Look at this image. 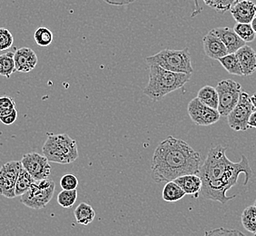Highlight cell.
Returning a JSON list of instances; mask_svg holds the SVG:
<instances>
[{"label":"cell","instance_id":"obj_12","mask_svg":"<svg viewBox=\"0 0 256 236\" xmlns=\"http://www.w3.org/2000/svg\"><path fill=\"white\" fill-rule=\"evenodd\" d=\"M16 71L20 73H30L36 66L38 58L34 50L30 48H21L14 53Z\"/></svg>","mask_w":256,"mask_h":236},{"label":"cell","instance_id":"obj_23","mask_svg":"<svg viewBox=\"0 0 256 236\" xmlns=\"http://www.w3.org/2000/svg\"><path fill=\"white\" fill-rule=\"evenodd\" d=\"M244 228L254 234H256V206L254 204L246 207L241 216Z\"/></svg>","mask_w":256,"mask_h":236},{"label":"cell","instance_id":"obj_13","mask_svg":"<svg viewBox=\"0 0 256 236\" xmlns=\"http://www.w3.org/2000/svg\"><path fill=\"white\" fill-rule=\"evenodd\" d=\"M226 46L228 54H236L238 50L246 44L241 38L230 28H217L212 30Z\"/></svg>","mask_w":256,"mask_h":236},{"label":"cell","instance_id":"obj_39","mask_svg":"<svg viewBox=\"0 0 256 236\" xmlns=\"http://www.w3.org/2000/svg\"><path fill=\"white\" fill-rule=\"evenodd\" d=\"M254 206H256V201H254Z\"/></svg>","mask_w":256,"mask_h":236},{"label":"cell","instance_id":"obj_21","mask_svg":"<svg viewBox=\"0 0 256 236\" xmlns=\"http://www.w3.org/2000/svg\"><path fill=\"white\" fill-rule=\"evenodd\" d=\"M34 182H36V180L31 176L30 172L22 168L20 172V176L18 177L16 182V196H23Z\"/></svg>","mask_w":256,"mask_h":236},{"label":"cell","instance_id":"obj_32","mask_svg":"<svg viewBox=\"0 0 256 236\" xmlns=\"http://www.w3.org/2000/svg\"><path fill=\"white\" fill-rule=\"evenodd\" d=\"M14 99L8 96L0 98V116L11 114L16 110Z\"/></svg>","mask_w":256,"mask_h":236},{"label":"cell","instance_id":"obj_9","mask_svg":"<svg viewBox=\"0 0 256 236\" xmlns=\"http://www.w3.org/2000/svg\"><path fill=\"white\" fill-rule=\"evenodd\" d=\"M188 112L192 123L200 126H208L217 123L220 120V114L217 109H214L202 104L199 99H192L188 106Z\"/></svg>","mask_w":256,"mask_h":236},{"label":"cell","instance_id":"obj_31","mask_svg":"<svg viewBox=\"0 0 256 236\" xmlns=\"http://www.w3.org/2000/svg\"><path fill=\"white\" fill-rule=\"evenodd\" d=\"M204 236H246L241 231L236 229H226V228H216L214 230L206 231Z\"/></svg>","mask_w":256,"mask_h":236},{"label":"cell","instance_id":"obj_3","mask_svg":"<svg viewBox=\"0 0 256 236\" xmlns=\"http://www.w3.org/2000/svg\"><path fill=\"white\" fill-rule=\"evenodd\" d=\"M149 66V81L144 94L153 101H160L166 96L182 88L191 79L192 74L174 73L162 68L158 64Z\"/></svg>","mask_w":256,"mask_h":236},{"label":"cell","instance_id":"obj_17","mask_svg":"<svg viewBox=\"0 0 256 236\" xmlns=\"http://www.w3.org/2000/svg\"><path fill=\"white\" fill-rule=\"evenodd\" d=\"M179 186L182 188L186 194H192L198 196L202 187V180L197 174H186L179 176L174 180Z\"/></svg>","mask_w":256,"mask_h":236},{"label":"cell","instance_id":"obj_37","mask_svg":"<svg viewBox=\"0 0 256 236\" xmlns=\"http://www.w3.org/2000/svg\"><path fill=\"white\" fill-rule=\"evenodd\" d=\"M252 28V30L256 33V18L252 20V21L251 22Z\"/></svg>","mask_w":256,"mask_h":236},{"label":"cell","instance_id":"obj_24","mask_svg":"<svg viewBox=\"0 0 256 236\" xmlns=\"http://www.w3.org/2000/svg\"><path fill=\"white\" fill-rule=\"evenodd\" d=\"M16 71L14 53L6 52L5 54H0V74L10 78L11 74Z\"/></svg>","mask_w":256,"mask_h":236},{"label":"cell","instance_id":"obj_2","mask_svg":"<svg viewBox=\"0 0 256 236\" xmlns=\"http://www.w3.org/2000/svg\"><path fill=\"white\" fill-rule=\"evenodd\" d=\"M201 156L182 139L168 136L154 152L151 177L158 184L170 182L186 174H198Z\"/></svg>","mask_w":256,"mask_h":236},{"label":"cell","instance_id":"obj_8","mask_svg":"<svg viewBox=\"0 0 256 236\" xmlns=\"http://www.w3.org/2000/svg\"><path fill=\"white\" fill-rule=\"evenodd\" d=\"M254 110L249 94L242 91L238 103L227 116V122L230 128L236 132L249 130L251 128L249 126V118Z\"/></svg>","mask_w":256,"mask_h":236},{"label":"cell","instance_id":"obj_36","mask_svg":"<svg viewBox=\"0 0 256 236\" xmlns=\"http://www.w3.org/2000/svg\"><path fill=\"white\" fill-rule=\"evenodd\" d=\"M250 99H251V103L252 104V106H254V108L256 110V93L252 94L251 96H250Z\"/></svg>","mask_w":256,"mask_h":236},{"label":"cell","instance_id":"obj_19","mask_svg":"<svg viewBox=\"0 0 256 236\" xmlns=\"http://www.w3.org/2000/svg\"><path fill=\"white\" fill-rule=\"evenodd\" d=\"M186 194L174 181L166 184L162 192V199L166 202H176L181 200Z\"/></svg>","mask_w":256,"mask_h":236},{"label":"cell","instance_id":"obj_1","mask_svg":"<svg viewBox=\"0 0 256 236\" xmlns=\"http://www.w3.org/2000/svg\"><path fill=\"white\" fill-rule=\"evenodd\" d=\"M226 149L220 144L211 148L199 171V176L202 180L201 196L222 204L236 197V194L227 196L226 192L236 184L241 174L246 176L244 186H246L252 176L246 156H242L239 162H232L226 156Z\"/></svg>","mask_w":256,"mask_h":236},{"label":"cell","instance_id":"obj_22","mask_svg":"<svg viewBox=\"0 0 256 236\" xmlns=\"http://www.w3.org/2000/svg\"><path fill=\"white\" fill-rule=\"evenodd\" d=\"M222 68L226 70L229 74L234 76H244L242 70L241 64L239 63V60L237 58L236 54H227L218 59Z\"/></svg>","mask_w":256,"mask_h":236},{"label":"cell","instance_id":"obj_18","mask_svg":"<svg viewBox=\"0 0 256 236\" xmlns=\"http://www.w3.org/2000/svg\"><path fill=\"white\" fill-rule=\"evenodd\" d=\"M76 221L81 226H88L94 221L96 217V212L94 208L86 202L79 204L74 211Z\"/></svg>","mask_w":256,"mask_h":236},{"label":"cell","instance_id":"obj_5","mask_svg":"<svg viewBox=\"0 0 256 236\" xmlns=\"http://www.w3.org/2000/svg\"><path fill=\"white\" fill-rule=\"evenodd\" d=\"M148 64H158L174 73L192 74V60L188 48L181 50H164L146 59Z\"/></svg>","mask_w":256,"mask_h":236},{"label":"cell","instance_id":"obj_16","mask_svg":"<svg viewBox=\"0 0 256 236\" xmlns=\"http://www.w3.org/2000/svg\"><path fill=\"white\" fill-rule=\"evenodd\" d=\"M237 58L241 64L242 74L246 76H252L256 71V53L251 46L244 44L237 51Z\"/></svg>","mask_w":256,"mask_h":236},{"label":"cell","instance_id":"obj_6","mask_svg":"<svg viewBox=\"0 0 256 236\" xmlns=\"http://www.w3.org/2000/svg\"><path fill=\"white\" fill-rule=\"evenodd\" d=\"M54 188V182L50 178L36 181L30 189L21 196V202L31 209H42L52 200Z\"/></svg>","mask_w":256,"mask_h":236},{"label":"cell","instance_id":"obj_30","mask_svg":"<svg viewBox=\"0 0 256 236\" xmlns=\"http://www.w3.org/2000/svg\"><path fill=\"white\" fill-rule=\"evenodd\" d=\"M78 186V179L73 174H66L60 179V186L63 190H74Z\"/></svg>","mask_w":256,"mask_h":236},{"label":"cell","instance_id":"obj_20","mask_svg":"<svg viewBox=\"0 0 256 236\" xmlns=\"http://www.w3.org/2000/svg\"><path fill=\"white\" fill-rule=\"evenodd\" d=\"M197 98L199 99L202 104H206L212 108H218L219 99H218V94L216 88H212L211 86H204L198 91Z\"/></svg>","mask_w":256,"mask_h":236},{"label":"cell","instance_id":"obj_14","mask_svg":"<svg viewBox=\"0 0 256 236\" xmlns=\"http://www.w3.org/2000/svg\"><path fill=\"white\" fill-rule=\"evenodd\" d=\"M237 23L251 24L256 16V4L252 0H240L230 10Z\"/></svg>","mask_w":256,"mask_h":236},{"label":"cell","instance_id":"obj_7","mask_svg":"<svg viewBox=\"0 0 256 236\" xmlns=\"http://www.w3.org/2000/svg\"><path fill=\"white\" fill-rule=\"evenodd\" d=\"M218 94V112L222 118H227L236 106L242 93V86L232 79L222 80L217 84Z\"/></svg>","mask_w":256,"mask_h":236},{"label":"cell","instance_id":"obj_11","mask_svg":"<svg viewBox=\"0 0 256 236\" xmlns=\"http://www.w3.org/2000/svg\"><path fill=\"white\" fill-rule=\"evenodd\" d=\"M21 164L23 168L30 172L36 181L50 178L51 166L50 161L44 156L38 152H28L23 156Z\"/></svg>","mask_w":256,"mask_h":236},{"label":"cell","instance_id":"obj_33","mask_svg":"<svg viewBox=\"0 0 256 236\" xmlns=\"http://www.w3.org/2000/svg\"><path fill=\"white\" fill-rule=\"evenodd\" d=\"M16 118H18V111L16 109L15 111H13L11 114H6V116H0V121L4 124L10 126V124L15 123Z\"/></svg>","mask_w":256,"mask_h":236},{"label":"cell","instance_id":"obj_25","mask_svg":"<svg viewBox=\"0 0 256 236\" xmlns=\"http://www.w3.org/2000/svg\"><path fill=\"white\" fill-rule=\"evenodd\" d=\"M34 40L38 46L46 48L52 44L53 40H54V36L50 28H44V26H40L34 32Z\"/></svg>","mask_w":256,"mask_h":236},{"label":"cell","instance_id":"obj_34","mask_svg":"<svg viewBox=\"0 0 256 236\" xmlns=\"http://www.w3.org/2000/svg\"><path fill=\"white\" fill-rule=\"evenodd\" d=\"M104 3L110 6H128L136 2V0H103Z\"/></svg>","mask_w":256,"mask_h":236},{"label":"cell","instance_id":"obj_27","mask_svg":"<svg viewBox=\"0 0 256 236\" xmlns=\"http://www.w3.org/2000/svg\"><path fill=\"white\" fill-rule=\"evenodd\" d=\"M78 199V191L74 190H62L58 196V202L60 206L70 208L74 206Z\"/></svg>","mask_w":256,"mask_h":236},{"label":"cell","instance_id":"obj_10","mask_svg":"<svg viewBox=\"0 0 256 236\" xmlns=\"http://www.w3.org/2000/svg\"><path fill=\"white\" fill-rule=\"evenodd\" d=\"M21 161L6 162L0 168V194L6 198H15L16 182L22 169Z\"/></svg>","mask_w":256,"mask_h":236},{"label":"cell","instance_id":"obj_4","mask_svg":"<svg viewBox=\"0 0 256 236\" xmlns=\"http://www.w3.org/2000/svg\"><path fill=\"white\" fill-rule=\"evenodd\" d=\"M42 152L50 162L61 164H72L78 158V143L66 134H48Z\"/></svg>","mask_w":256,"mask_h":236},{"label":"cell","instance_id":"obj_29","mask_svg":"<svg viewBox=\"0 0 256 236\" xmlns=\"http://www.w3.org/2000/svg\"><path fill=\"white\" fill-rule=\"evenodd\" d=\"M240 0H212L210 8L220 13H226L231 10Z\"/></svg>","mask_w":256,"mask_h":236},{"label":"cell","instance_id":"obj_26","mask_svg":"<svg viewBox=\"0 0 256 236\" xmlns=\"http://www.w3.org/2000/svg\"><path fill=\"white\" fill-rule=\"evenodd\" d=\"M234 32L236 33L242 40L246 43L252 42L256 38V33L252 30L251 24H246V23H236L234 28Z\"/></svg>","mask_w":256,"mask_h":236},{"label":"cell","instance_id":"obj_40","mask_svg":"<svg viewBox=\"0 0 256 236\" xmlns=\"http://www.w3.org/2000/svg\"><path fill=\"white\" fill-rule=\"evenodd\" d=\"M254 236H256V234H254Z\"/></svg>","mask_w":256,"mask_h":236},{"label":"cell","instance_id":"obj_38","mask_svg":"<svg viewBox=\"0 0 256 236\" xmlns=\"http://www.w3.org/2000/svg\"><path fill=\"white\" fill-rule=\"evenodd\" d=\"M202 1H204V4L208 6H210L212 2V0H202Z\"/></svg>","mask_w":256,"mask_h":236},{"label":"cell","instance_id":"obj_35","mask_svg":"<svg viewBox=\"0 0 256 236\" xmlns=\"http://www.w3.org/2000/svg\"><path fill=\"white\" fill-rule=\"evenodd\" d=\"M249 126L250 128L256 129V110L252 113L251 116L249 118Z\"/></svg>","mask_w":256,"mask_h":236},{"label":"cell","instance_id":"obj_15","mask_svg":"<svg viewBox=\"0 0 256 236\" xmlns=\"http://www.w3.org/2000/svg\"><path fill=\"white\" fill-rule=\"evenodd\" d=\"M202 46L204 53L210 58L218 60L228 54L226 46L212 30L204 38Z\"/></svg>","mask_w":256,"mask_h":236},{"label":"cell","instance_id":"obj_28","mask_svg":"<svg viewBox=\"0 0 256 236\" xmlns=\"http://www.w3.org/2000/svg\"><path fill=\"white\" fill-rule=\"evenodd\" d=\"M14 43V38L10 30L0 28V51L10 50Z\"/></svg>","mask_w":256,"mask_h":236}]
</instances>
